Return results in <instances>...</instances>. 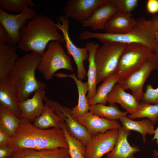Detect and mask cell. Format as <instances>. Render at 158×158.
Listing matches in <instances>:
<instances>
[{"mask_svg": "<svg viewBox=\"0 0 158 158\" xmlns=\"http://www.w3.org/2000/svg\"><path fill=\"white\" fill-rule=\"evenodd\" d=\"M54 76L60 78H70L74 80L75 83L78 89V104L71 109L72 114L73 117L75 118H77L89 111L90 106L86 96L88 90L87 83H83L78 79L75 73L68 75L59 73H55Z\"/></svg>", "mask_w": 158, "mask_h": 158, "instance_id": "20", "label": "cell"}, {"mask_svg": "<svg viewBox=\"0 0 158 158\" xmlns=\"http://www.w3.org/2000/svg\"><path fill=\"white\" fill-rule=\"evenodd\" d=\"M8 145L14 152L24 149L68 148L61 128L42 129L35 126L30 121L24 119H20L19 126L11 137Z\"/></svg>", "mask_w": 158, "mask_h": 158, "instance_id": "1", "label": "cell"}, {"mask_svg": "<svg viewBox=\"0 0 158 158\" xmlns=\"http://www.w3.org/2000/svg\"><path fill=\"white\" fill-rule=\"evenodd\" d=\"M12 158H71L68 149H24L14 152Z\"/></svg>", "mask_w": 158, "mask_h": 158, "instance_id": "22", "label": "cell"}, {"mask_svg": "<svg viewBox=\"0 0 158 158\" xmlns=\"http://www.w3.org/2000/svg\"><path fill=\"white\" fill-rule=\"evenodd\" d=\"M157 121L158 123V125L157 128L155 129L154 133L152 139V140H156V143L158 145V117L157 118ZM157 151H158V148Z\"/></svg>", "mask_w": 158, "mask_h": 158, "instance_id": "40", "label": "cell"}, {"mask_svg": "<svg viewBox=\"0 0 158 158\" xmlns=\"http://www.w3.org/2000/svg\"><path fill=\"white\" fill-rule=\"evenodd\" d=\"M63 121L51 107L45 103L43 112L35 119L33 124L36 127L42 129H48L50 128H61V124Z\"/></svg>", "mask_w": 158, "mask_h": 158, "instance_id": "26", "label": "cell"}, {"mask_svg": "<svg viewBox=\"0 0 158 158\" xmlns=\"http://www.w3.org/2000/svg\"><path fill=\"white\" fill-rule=\"evenodd\" d=\"M119 129L107 130L92 136L85 145V158H101L111 151L116 143Z\"/></svg>", "mask_w": 158, "mask_h": 158, "instance_id": "12", "label": "cell"}, {"mask_svg": "<svg viewBox=\"0 0 158 158\" xmlns=\"http://www.w3.org/2000/svg\"><path fill=\"white\" fill-rule=\"evenodd\" d=\"M55 25L58 29L62 32L65 47L68 54L72 57L77 68V78L80 80L84 79L87 72L84 66V62L88 59V52L86 47H78L71 40L69 33V21L68 18L61 16L57 19Z\"/></svg>", "mask_w": 158, "mask_h": 158, "instance_id": "9", "label": "cell"}, {"mask_svg": "<svg viewBox=\"0 0 158 158\" xmlns=\"http://www.w3.org/2000/svg\"><path fill=\"white\" fill-rule=\"evenodd\" d=\"M61 128L63 131L68 143L71 158H85L84 154L85 146L69 133L63 121L61 123Z\"/></svg>", "mask_w": 158, "mask_h": 158, "instance_id": "30", "label": "cell"}, {"mask_svg": "<svg viewBox=\"0 0 158 158\" xmlns=\"http://www.w3.org/2000/svg\"><path fill=\"white\" fill-rule=\"evenodd\" d=\"M50 17L39 14L28 20L20 31V39L17 48L24 51H31L42 55L51 42L63 43L62 34Z\"/></svg>", "mask_w": 158, "mask_h": 158, "instance_id": "2", "label": "cell"}, {"mask_svg": "<svg viewBox=\"0 0 158 158\" xmlns=\"http://www.w3.org/2000/svg\"><path fill=\"white\" fill-rule=\"evenodd\" d=\"M8 34L5 28L0 24V46L4 45L8 42Z\"/></svg>", "mask_w": 158, "mask_h": 158, "instance_id": "39", "label": "cell"}, {"mask_svg": "<svg viewBox=\"0 0 158 158\" xmlns=\"http://www.w3.org/2000/svg\"><path fill=\"white\" fill-rule=\"evenodd\" d=\"M158 68V58L154 52L140 67L118 83L125 90H130L132 94L139 102L142 100L144 84L153 70Z\"/></svg>", "mask_w": 158, "mask_h": 158, "instance_id": "8", "label": "cell"}, {"mask_svg": "<svg viewBox=\"0 0 158 158\" xmlns=\"http://www.w3.org/2000/svg\"><path fill=\"white\" fill-rule=\"evenodd\" d=\"M145 19L142 17L138 19L131 30L125 33H96L85 30L79 34V37L82 40L96 39L101 42H110L124 44H140L147 46L154 52V50L158 47V43L155 38L154 33L146 25Z\"/></svg>", "mask_w": 158, "mask_h": 158, "instance_id": "4", "label": "cell"}, {"mask_svg": "<svg viewBox=\"0 0 158 158\" xmlns=\"http://www.w3.org/2000/svg\"><path fill=\"white\" fill-rule=\"evenodd\" d=\"M118 11L109 0L96 8L91 16L82 23V26L90 27L93 30H104L107 22Z\"/></svg>", "mask_w": 158, "mask_h": 158, "instance_id": "16", "label": "cell"}, {"mask_svg": "<svg viewBox=\"0 0 158 158\" xmlns=\"http://www.w3.org/2000/svg\"><path fill=\"white\" fill-rule=\"evenodd\" d=\"M109 0H69L63 9L64 17L82 24L89 18L95 9Z\"/></svg>", "mask_w": 158, "mask_h": 158, "instance_id": "13", "label": "cell"}, {"mask_svg": "<svg viewBox=\"0 0 158 158\" xmlns=\"http://www.w3.org/2000/svg\"><path fill=\"white\" fill-rule=\"evenodd\" d=\"M9 158H12L11 157H10Z\"/></svg>", "mask_w": 158, "mask_h": 158, "instance_id": "44", "label": "cell"}, {"mask_svg": "<svg viewBox=\"0 0 158 158\" xmlns=\"http://www.w3.org/2000/svg\"><path fill=\"white\" fill-rule=\"evenodd\" d=\"M89 111L99 117L111 120L119 119L122 117L127 116L128 113L121 110L115 104L108 106L97 104L90 106Z\"/></svg>", "mask_w": 158, "mask_h": 158, "instance_id": "27", "label": "cell"}, {"mask_svg": "<svg viewBox=\"0 0 158 158\" xmlns=\"http://www.w3.org/2000/svg\"><path fill=\"white\" fill-rule=\"evenodd\" d=\"M17 47L8 44L0 46V80L8 78L18 58Z\"/></svg>", "mask_w": 158, "mask_h": 158, "instance_id": "23", "label": "cell"}, {"mask_svg": "<svg viewBox=\"0 0 158 158\" xmlns=\"http://www.w3.org/2000/svg\"><path fill=\"white\" fill-rule=\"evenodd\" d=\"M45 94L44 89H39L35 92L31 98L19 102L21 119L34 121L42 113L44 108L43 101L46 96Z\"/></svg>", "mask_w": 158, "mask_h": 158, "instance_id": "15", "label": "cell"}, {"mask_svg": "<svg viewBox=\"0 0 158 158\" xmlns=\"http://www.w3.org/2000/svg\"><path fill=\"white\" fill-rule=\"evenodd\" d=\"M14 152L13 148L8 145L0 146V158H9Z\"/></svg>", "mask_w": 158, "mask_h": 158, "instance_id": "37", "label": "cell"}, {"mask_svg": "<svg viewBox=\"0 0 158 158\" xmlns=\"http://www.w3.org/2000/svg\"><path fill=\"white\" fill-rule=\"evenodd\" d=\"M154 36L155 38L158 43V31L154 33Z\"/></svg>", "mask_w": 158, "mask_h": 158, "instance_id": "42", "label": "cell"}, {"mask_svg": "<svg viewBox=\"0 0 158 158\" xmlns=\"http://www.w3.org/2000/svg\"><path fill=\"white\" fill-rule=\"evenodd\" d=\"M154 53L152 49L143 44H126L114 73L120 80L123 79L141 66Z\"/></svg>", "mask_w": 158, "mask_h": 158, "instance_id": "7", "label": "cell"}, {"mask_svg": "<svg viewBox=\"0 0 158 158\" xmlns=\"http://www.w3.org/2000/svg\"><path fill=\"white\" fill-rule=\"evenodd\" d=\"M153 152V158H158V151L157 150H154Z\"/></svg>", "mask_w": 158, "mask_h": 158, "instance_id": "41", "label": "cell"}, {"mask_svg": "<svg viewBox=\"0 0 158 158\" xmlns=\"http://www.w3.org/2000/svg\"><path fill=\"white\" fill-rule=\"evenodd\" d=\"M11 138L6 132L0 128V146L8 145Z\"/></svg>", "mask_w": 158, "mask_h": 158, "instance_id": "38", "label": "cell"}, {"mask_svg": "<svg viewBox=\"0 0 158 158\" xmlns=\"http://www.w3.org/2000/svg\"><path fill=\"white\" fill-rule=\"evenodd\" d=\"M130 130L122 126L119 129L117 141L113 150L107 154V158H134V154L140 151L139 147L131 146L128 140Z\"/></svg>", "mask_w": 158, "mask_h": 158, "instance_id": "18", "label": "cell"}, {"mask_svg": "<svg viewBox=\"0 0 158 158\" xmlns=\"http://www.w3.org/2000/svg\"><path fill=\"white\" fill-rule=\"evenodd\" d=\"M103 45L95 56L97 84L115 73L126 44L110 42H102Z\"/></svg>", "mask_w": 158, "mask_h": 158, "instance_id": "5", "label": "cell"}, {"mask_svg": "<svg viewBox=\"0 0 158 158\" xmlns=\"http://www.w3.org/2000/svg\"><path fill=\"white\" fill-rule=\"evenodd\" d=\"M85 47L88 54L89 66L87 74L88 90L87 97L88 100H89L95 96L97 91L96 68L95 56L97 50L99 48V45L98 43L90 42L86 44Z\"/></svg>", "mask_w": 158, "mask_h": 158, "instance_id": "24", "label": "cell"}, {"mask_svg": "<svg viewBox=\"0 0 158 158\" xmlns=\"http://www.w3.org/2000/svg\"><path fill=\"white\" fill-rule=\"evenodd\" d=\"M142 100L145 103L158 104V87L154 88L150 84L147 85Z\"/></svg>", "mask_w": 158, "mask_h": 158, "instance_id": "34", "label": "cell"}, {"mask_svg": "<svg viewBox=\"0 0 158 158\" xmlns=\"http://www.w3.org/2000/svg\"><path fill=\"white\" fill-rule=\"evenodd\" d=\"M118 11L127 13H131L138 6V0H109Z\"/></svg>", "mask_w": 158, "mask_h": 158, "instance_id": "33", "label": "cell"}, {"mask_svg": "<svg viewBox=\"0 0 158 158\" xmlns=\"http://www.w3.org/2000/svg\"><path fill=\"white\" fill-rule=\"evenodd\" d=\"M131 15L118 11L107 22L104 30L105 32L122 34L130 31L137 22Z\"/></svg>", "mask_w": 158, "mask_h": 158, "instance_id": "21", "label": "cell"}, {"mask_svg": "<svg viewBox=\"0 0 158 158\" xmlns=\"http://www.w3.org/2000/svg\"><path fill=\"white\" fill-rule=\"evenodd\" d=\"M122 126L127 129L139 133L142 137L143 142H146V135H154L155 132L154 124L147 118L139 121H135L127 117H121L119 119Z\"/></svg>", "mask_w": 158, "mask_h": 158, "instance_id": "25", "label": "cell"}, {"mask_svg": "<svg viewBox=\"0 0 158 158\" xmlns=\"http://www.w3.org/2000/svg\"><path fill=\"white\" fill-rule=\"evenodd\" d=\"M147 28L154 33L158 31V15L154 16L150 20H145Z\"/></svg>", "mask_w": 158, "mask_h": 158, "instance_id": "35", "label": "cell"}, {"mask_svg": "<svg viewBox=\"0 0 158 158\" xmlns=\"http://www.w3.org/2000/svg\"><path fill=\"white\" fill-rule=\"evenodd\" d=\"M119 80V78L115 73L107 78L98 87L95 96L88 100L89 105L97 104L105 105L107 103V98L108 94Z\"/></svg>", "mask_w": 158, "mask_h": 158, "instance_id": "28", "label": "cell"}, {"mask_svg": "<svg viewBox=\"0 0 158 158\" xmlns=\"http://www.w3.org/2000/svg\"><path fill=\"white\" fill-rule=\"evenodd\" d=\"M146 8L150 13L154 14L158 12V0H148L146 4Z\"/></svg>", "mask_w": 158, "mask_h": 158, "instance_id": "36", "label": "cell"}, {"mask_svg": "<svg viewBox=\"0 0 158 158\" xmlns=\"http://www.w3.org/2000/svg\"><path fill=\"white\" fill-rule=\"evenodd\" d=\"M44 101L64 122L69 133L85 146L92 136L89 134L85 127L73 117L71 109L63 106L46 96L44 97Z\"/></svg>", "mask_w": 158, "mask_h": 158, "instance_id": "11", "label": "cell"}, {"mask_svg": "<svg viewBox=\"0 0 158 158\" xmlns=\"http://www.w3.org/2000/svg\"><path fill=\"white\" fill-rule=\"evenodd\" d=\"M35 6L31 0H0V8L11 12L21 13Z\"/></svg>", "mask_w": 158, "mask_h": 158, "instance_id": "32", "label": "cell"}, {"mask_svg": "<svg viewBox=\"0 0 158 158\" xmlns=\"http://www.w3.org/2000/svg\"><path fill=\"white\" fill-rule=\"evenodd\" d=\"M107 102L109 104H119L129 114L136 112L140 106L139 102L132 94L125 92L118 83L116 84L108 94Z\"/></svg>", "mask_w": 158, "mask_h": 158, "instance_id": "17", "label": "cell"}, {"mask_svg": "<svg viewBox=\"0 0 158 158\" xmlns=\"http://www.w3.org/2000/svg\"><path fill=\"white\" fill-rule=\"evenodd\" d=\"M19 102L17 91L8 78L0 80V105L21 119Z\"/></svg>", "mask_w": 158, "mask_h": 158, "instance_id": "19", "label": "cell"}, {"mask_svg": "<svg viewBox=\"0 0 158 158\" xmlns=\"http://www.w3.org/2000/svg\"><path fill=\"white\" fill-rule=\"evenodd\" d=\"M83 126L91 136L105 132L108 130L119 129L122 126L116 120H111L95 115L89 111L75 118Z\"/></svg>", "mask_w": 158, "mask_h": 158, "instance_id": "14", "label": "cell"}, {"mask_svg": "<svg viewBox=\"0 0 158 158\" xmlns=\"http://www.w3.org/2000/svg\"><path fill=\"white\" fill-rule=\"evenodd\" d=\"M154 52L155 54L158 58V47L154 50Z\"/></svg>", "mask_w": 158, "mask_h": 158, "instance_id": "43", "label": "cell"}, {"mask_svg": "<svg viewBox=\"0 0 158 158\" xmlns=\"http://www.w3.org/2000/svg\"><path fill=\"white\" fill-rule=\"evenodd\" d=\"M20 119L10 111L0 105V128L11 137L19 125Z\"/></svg>", "mask_w": 158, "mask_h": 158, "instance_id": "29", "label": "cell"}, {"mask_svg": "<svg viewBox=\"0 0 158 158\" xmlns=\"http://www.w3.org/2000/svg\"><path fill=\"white\" fill-rule=\"evenodd\" d=\"M37 13L31 8L26 9L18 15L9 13L0 8V23L8 34V43L15 47L20 40V31L27 25L28 20L32 19Z\"/></svg>", "mask_w": 158, "mask_h": 158, "instance_id": "10", "label": "cell"}, {"mask_svg": "<svg viewBox=\"0 0 158 158\" xmlns=\"http://www.w3.org/2000/svg\"><path fill=\"white\" fill-rule=\"evenodd\" d=\"M56 41L50 42L42 56L37 70L46 80H51L55 73L61 69L74 71L71 59L67 55L61 45Z\"/></svg>", "mask_w": 158, "mask_h": 158, "instance_id": "6", "label": "cell"}, {"mask_svg": "<svg viewBox=\"0 0 158 158\" xmlns=\"http://www.w3.org/2000/svg\"><path fill=\"white\" fill-rule=\"evenodd\" d=\"M42 55L31 52L18 57L8 78L16 89L19 102L28 98L37 90H44L45 84L35 77V71Z\"/></svg>", "mask_w": 158, "mask_h": 158, "instance_id": "3", "label": "cell"}, {"mask_svg": "<svg viewBox=\"0 0 158 158\" xmlns=\"http://www.w3.org/2000/svg\"><path fill=\"white\" fill-rule=\"evenodd\" d=\"M127 117L133 120L135 118H147L154 124L158 117V104L140 103L138 110L134 114H129Z\"/></svg>", "mask_w": 158, "mask_h": 158, "instance_id": "31", "label": "cell"}]
</instances>
